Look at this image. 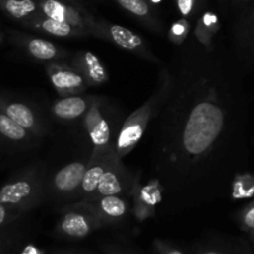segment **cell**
I'll list each match as a JSON object with an SVG mask.
<instances>
[{
    "label": "cell",
    "instance_id": "cell-26",
    "mask_svg": "<svg viewBox=\"0 0 254 254\" xmlns=\"http://www.w3.org/2000/svg\"><path fill=\"white\" fill-rule=\"evenodd\" d=\"M238 222L241 228L254 238V201L238 213Z\"/></svg>",
    "mask_w": 254,
    "mask_h": 254
},
{
    "label": "cell",
    "instance_id": "cell-16",
    "mask_svg": "<svg viewBox=\"0 0 254 254\" xmlns=\"http://www.w3.org/2000/svg\"><path fill=\"white\" fill-rule=\"evenodd\" d=\"M21 25L26 29L42 32V34L50 35V36L60 37V39H81V37L88 36V34L84 32L83 30L45 16L41 12L24 21Z\"/></svg>",
    "mask_w": 254,
    "mask_h": 254
},
{
    "label": "cell",
    "instance_id": "cell-21",
    "mask_svg": "<svg viewBox=\"0 0 254 254\" xmlns=\"http://www.w3.org/2000/svg\"><path fill=\"white\" fill-rule=\"evenodd\" d=\"M218 30H220L218 17L213 12L207 11L197 19L193 37L206 49H213L216 46L215 36Z\"/></svg>",
    "mask_w": 254,
    "mask_h": 254
},
{
    "label": "cell",
    "instance_id": "cell-34",
    "mask_svg": "<svg viewBox=\"0 0 254 254\" xmlns=\"http://www.w3.org/2000/svg\"><path fill=\"white\" fill-rule=\"evenodd\" d=\"M251 0H233V2H235L236 5H243V4H247V2H250Z\"/></svg>",
    "mask_w": 254,
    "mask_h": 254
},
{
    "label": "cell",
    "instance_id": "cell-24",
    "mask_svg": "<svg viewBox=\"0 0 254 254\" xmlns=\"http://www.w3.org/2000/svg\"><path fill=\"white\" fill-rule=\"evenodd\" d=\"M206 1L207 0H175V6L181 17L189 21L203 9Z\"/></svg>",
    "mask_w": 254,
    "mask_h": 254
},
{
    "label": "cell",
    "instance_id": "cell-36",
    "mask_svg": "<svg viewBox=\"0 0 254 254\" xmlns=\"http://www.w3.org/2000/svg\"><path fill=\"white\" fill-rule=\"evenodd\" d=\"M248 254H254V253H248Z\"/></svg>",
    "mask_w": 254,
    "mask_h": 254
},
{
    "label": "cell",
    "instance_id": "cell-1",
    "mask_svg": "<svg viewBox=\"0 0 254 254\" xmlns=\"http://www.w3.org/2000/svg\"><path fill=\"white\" fill-rule=\"evenodd\" d=\"M165 96L149 123V181L161 190L164 212L201 207L222 188L233 130L231 87L216 46L185 41L164 64Z\"/></svg>",
    "mask_w": 254,
    "mask_h": 254
},
{
    "label": "cell",
    "instance_id": "cell-8",
    "mask_svg": "<svg viewBox=\"0 0 254 254\" xmlns=\"http://www.w3.org/2000/svg\"><path fill=\"white\" fill-rule=\"evenodd\" d=\"M87 163L88 159L86 161H72L55 174L50 184V193L55 200L67 203L73 202L86 174Z\"/></svg>",
    "mask_w": 254,
    "mask_h": 254
},
{
    "label": "cell",
    "instance_id": "cell-3",
    "mask_svg": "<svg viewBox=\"0 0 254 254\" xmlns=\"http://www.w3.org/2000/svg\"><path fill=\"white\" fill-rule=\"evenodd\" d=\"M46 181L41 169L31 166L12 176L0 189V203L21 213L34 210L45 198Z\"/></svg>",
    "mask_w": 254,
    "mask_h": 254
},
{
    "label": "cell",
    "instance_id": "cell-19",
    "mask_svg": "<svg viewBox=\"0 0 254 254\" xmlns=\"http://www.w3.org/2000/svg\"><path fill=\"white\" fill-rule=\"evenodd\" d=\"M236 44L243 56L254 54V7L247 10L238 20L235 29Z\"/></svg>",
    "mask_w": 254,
    "mask_h": 254
},
{
    "label": "cell",
    "instance_id": "cell-9",
    "mask_svg": "<svg viewBox=\"0 0 254 254\" xmlns=\"http://www.w3.org/2000/svg\"><path fill=\"white\" fill-rule=\"evenodd\" d=\"M79 202L98 218L103 227L119 225L131 212L130 197L127 196H104Z\"/></svg>",
    "mask_w": 254,
    "mask_h": 254
},
{
    "label": "cell",
    "instance_id": "cell-20",
    "mask_svg": "<svg viewBox=\"0 0 254 254\" xmlns=\"http://www.w3.org/2000/svg\"><path fill=\"white\" fill-rule=\"evenodd\" d=\"M0 10L20 25L41 12L37 0H0Z\"/></svg>",
    "mask_w": 254,
    "mask_h": 254
},
{
    "label": "cell",
    "instance_id": "cell-33",
    "mask_svg": "<svg viewBox=\"0 0 254 254\" xmlns=\"http://www.w3.org/2000/svg\"><path fill=\"white\" fill-rule=\"evenodd\" d=\"M22 254H44L40 250L35 248L34 246H29V247L25 248V251L22 252Z\"/></svg>",
    "mask_w": 254,
    "mask_h": 254
},
{
    "label": "cell",
    "instance_id": "cell-23",
    "mask_svg": "<svg viewBox=\"0 0 254 254\" xmlns=\"http://www.w3.org/2000/svg\"><path fill=\"white\" fill-rule=\"evenodd\" d=\"M232 195L236 198H247L254 195V176L237 175L232 183Z\"/></svg>",
    "mask_w": 254,
    "mask_h": 254
},
{
    "label": "cell",
    "instance_id": "cell-35",
    "mask_svg": "<svg viewBox=\"0 0 254 254\" xmlns=\"http://www.w3.org/2000/svg\"><path fill=\"white\" fill-rule=\"evenodd\" d=\"M4 37H5V35L2 34V32H0V44H1V42L4 41Z\"/></svg>",
    "mask_w": 254,
    "mask_h": 254
},
{
    "label": "cell",
    "instance_id": "cell-18",
    "mask_svg": "<svg viewBox=\"0 0 254 254\" xmlns=\"http://www.w3.org/2000/svg\"><path fill=\"white\" fill-rule=\"evenodd\" d=\"M122 9L126 10L135 19H138L144 26L154 32L161 34L164 30L163 24L148 0H114Z\"/></svg>",
    "mask_w": 254,
    "mask_h": 254
},
{
    "label": "cell",
    "instance_id": "cell-6",
    "mask_svg": "<svg viewBox=\"0 0 254 254\" xmlns=\"http://www.w3.org/2000/svg\"><path fill=\"white\" fill-rule=\"evenodd\" d=\"M92 36L106 40V41L118 46L119 49L131 52L145 61L153 62V64L160 62L140 35L135 34L134 31L121 26V25L112 24L103 19H96V24L92 30Z\"/></svg>",
    "mask_w": 254,
    "mask_h": 254
},
{
    "label": "cell",
    "instance_id": "cell-7",
    "mask_svg": "<svg viewBox=\"0 0 254 254\" xmlns=\"http://www.w3.org/2000/svg\"><path fill=\"white\" fill-rule=\"evenodd\" d=\"M37 4L45 16L83 30L92 36L96 17L77 0H37Z\"/></svg>",
    "mask_w": 254,
    "mask_h": 254
},
{
    "label": "cell",
    "instance_id": "cell-10",
    "mask_svg": "<svg viewBox=\"0 0 254 254\" xmlns=\"http://www.w3.org/2000/svg\"><path fill=\"white\" fill-rule=\"evenodd\" d=\"M0 112L26 129L36 138H42L47 133L46 124L39 109L17 99L4 98L0 96Z\"/></svg>",
    "mask_w": 254,
    "mask_h": 254
},
{
    "label": "cell",
    "instance_id": "cell-2",
    "mask_svg": "<svg viewBox=\"0 0 254 254\" xmlns=\"http://www.w3.org/2000/svg\"><path fill=\"white\" fill-rule=\"evenodd\" d=\"M168 86V74L165 67H161L158 76V84L148 99L138 109L129 114L119 128L114 141V150L119 159H123L136 148L144 138L149 123L158 112Z\"/></svg>",
    "mask_w": 254,
    "mask_h": 254
},
{
    "label": "cell",
    "instance_id": "cell-27",
    "mask_svg": "<svg viewBox=\"0 0 254 254\" xmlns=\"http://www.w3.org/2000/svg\"><path fill=\"white\" fill-rule=\"evenodd\" d=\"M21 216H24V213H21L20 211L14 210V208L9 207V206L0 203V228L6 227V226H9L14 221L19 220Z\"/></svg>",
    "mask_w": 254,
    "mask_h": 254
},
{
    "label": "cell",
    "instance_id": "cell-15",
    "mask_svg": "<svg viewBox=\"0 0 254 254\" xmlns=\"http://www.w3.org/2000/svg\"><path fill=\"white\" fill-rule=\"evenodd\" d=\"M69 64L83 77L88 87H97L108 81V71L97 55L78 51L71 57Z\"/></svg>",
    "mask_w": 254,
    "mask_h": 254
},
{
    "label": "cell",
    "instance_id": "cell-25",
    "mask_svg": "<svg viewBox=\"0 0 254 254\" xmlns=\"http://www.w3.org/2000/svg\"><path fill=\"white\" fill-rule=\"evenodd\" d=\"M189 31H190V22L185 19H180L171 25L168 32V37L174 45L180 46L188 39Z\"/></svg>",
    "mask_w": 254,
    "mask_h": 254
},
{
    "label": "cell",
    "instance_id": "cell-13",
    "mask_svg": "<svg viewBox=\"0 0 254 254\" xmlns=\"http://www.w3.org/2000/svg\"><path fill=\"white\" fill-rule=\"evenodd\" d=\"M134 180H135V176L131 175V173L124 166L122 160H118L102 178V180L97 185L96 191L88 200L104 197V196H127V197H130Z\"/></svg>",
    "mask_w": 254,
    "mask_h": 254
},
{
    "label": "cell",
    "instance_id": "cell-4",
    "mask_svg": "<svg viewBox=\"0 0 254 254\" xmlns=\"http://www.w3.org/2000/svg\"><path fill=\"white\" fill-rule=\"evenodd\" d=\"M111 109L107 101L102 97H94L91 107L83 117V126L89 136L92 146L91 156H101L114 150L113 134H112Z\"/></svg>",
    "mask_w": 254,
    "mask_h": 254
},
{
    "label": "cell",
    "instance_id": "cell-31",
    "mask_svg": "<svg viewBox=\"0 0 254 254\" xmlns=\"http://www.w3.org/2000/svg\"><path fill=\"white\" fill-rule=\"evenodd\" d=\"M10 246V241L9 238L5 237V236L0 235V254H4L6 252V250L9 248Z\"/></svg>",
    "mask_w": 254,
    "mask_h": 254
},
{
    "label": "cell",
    "instance_id": "cell-12",
    "mask_svg": "<svg viewBox=\"0 0 254 254\" xmlns=\"http://www.w3.org/2000/svg\"><path fill=\"white\" fill-rule=\"evenodd\" d=\"M11 39L20 49L24 50L31 59L36 61L50 64V62L64 61V59L69 56L68 51H66L64 47L57 46L52 41L42 37L14 32Z\"/></svg>",
    "mask_w": 254,
    "mask_h": 254
},
{
    "label": "cell",
    "instance_id": "cell-30",
    "mask_svg": "<svg viewBox=\"0 0 254 254\" xmlns=\"http://www.w3.org/2000/svg\"><path fill=\"white\" fill-rule=\"evenodd\" d=\"M103 251L106 254H131L127 250H124V248L119 247V246H116V245H104Z\"/></svg>",
    "mask_w": 254,
    "mask_h": 254
},
{
    "label": "cell",
    "instance_id": "cell-5",
    "mask_svg": "<svg viewBox=\"0 0 254 254\" xmlns=\"http://www.w3.org/2000/svg\"><path fill=\"white\" fill-rule=\"evenodd\" d=\"M60 212L61 215L54 230L57 238L68 241L83 240L103 227L98 218L81 202L67 203Z\"/></svg>",
    "mask_w": 254,
    "mask_h": 254
},
{
    "label": "cell",
    "instance_id": "cell-11",
    "mask_svg": "<svg viewBox=\"0 0 254 254\" xmlns=\"http://www.w3.org/2000/svg\"><path fill=\"white\" fill-rule=\"evenodd\" d=\"M47 77L61 97L82 94L88 86L83 77L66 61H56L46 64Z\"/></svg>",
    "mask_w": 254,
    "mask_h": 254
},
{
    "label": "cell",
    "instance_id": "cell-29",
    "mask_svg": "<svg viewBox=\"0 0 254 254\" xmlns=\"http://www.w3.org/2000/svg\"><path fill=\"white\" fill-rule=\"evenodd\" d=\"M195 254H226V253H223L222 251L217 250V248L200 245L197 246V247H195Z\"/></svg>",
    "mask_w": 254,
    "mask_h": 254
},
{
    "label": "cell",
    "instance_id": "cell-17",
    "mask_svg": "<svg viewBox=\"0 0 254 254\" xmlns=\"http://www.w3.org/2000/svg\"><path fill=\"white\" fill-rule=\"evenodd\" d=\"M96 96H74L61 97L54 102L51 112L56 119L61 122H74L83 118L88 112Z\"/></svg>",
    "mask_w": 254,
    "mask_h": 254
},
{
    "label": "cell",
    "instance_id": "cell-22",
    "mask_svg": "<svg viewBox=\"0 0 254 254\" xmlns=\"http://www.w3.org/2000/svg\"><path fill=\"white\" fill-rule=\"evenodd\" d=\"M0 136H2L5 140L15 144H29L37 139L30 131L15 123L7 116H5L2 112H0Z\"/></svg>",
    "mask_w": 254,
    "mask_h": 254
},
{
    "label": "cell",
    "instance_id": "cell-32",
    "mask_svg": "<svg viewBox=\"0 0 254 254\" xmlns=\"http://www.w3.org/2000/svg\"><path fill=\"white\" fill-rule=\"evenodd\" d=\"M51 254H88L76 250H54Z\"/></svg>",
    "mask_w": 254,
    "mask_h": 254
},
{
    "label": "cell",
    "instance_id": "cell-28",
    "mask_svg": "<svg viewBox=\"0 0 254 254\" xmlns=\"http://www.w3.org/2000/svg\"><path fill=\"white\" fill-rule=\"evenodd\" d=\"M153 248L156 254H185L180 248L175 247L168 241L160 240V238H156L153 241Z\"/></svg>",
    "mask_w": 254,
    "mask_h": 254
},
{
    "label": "cell",
    "instance_id": "cell-14",
    "mask_svg": "<svg viewBox=\"0 0 254 254\" xmlns=\"http://www.w3.org/2000/svg\"><path fill=\"white\" fill-rule=\"evenodd\" d=\"M131 212L140 222L150 217H155L156 207L161 203V190L155 183L149 181L143 185L140 178L134 180L133 190L130 192Z\"/></svg>",
    "mask_w": 254,
    "mask_h": 254
}]
</instances>
